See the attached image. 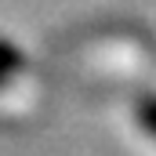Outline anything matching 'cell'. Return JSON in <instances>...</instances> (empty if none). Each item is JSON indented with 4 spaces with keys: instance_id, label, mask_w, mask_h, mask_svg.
Returning a JSON list of instances; mask_svg holds the SVG:
<instances>
[{
    "instance_id": "6da1fadb",
    "label": "cell",
    "mask_w": 156,
    "mask_h": 156,
    "mask_svg": "<svg viewBox=\"0 0 156 156\" xmlns=\"http://www.w3.org/2000/svg\"><path fill=\"white\" fill-rule=\"evenodd\" d=\"M131 116L138 123V131L142 134H149L156 142V94H142L134 105H131Z\"/></svg>"
},
{
    "instance_id": "7a4b0ae2",
    "label": "cell",
    "mask_w": 156,
    "mask_h": 156,
    "mask_svg": "<svg viewBox=\"0 0 156 156\" xmlns=\"http://www.w3.org/2000/svg\"><path fill=\"white\" fill-rule=\"evenodd\" d=\"M18 66H22V55H18L11 44L0 40V87L11 83V69H18Z\"/></svg>"
}]
</instances>
